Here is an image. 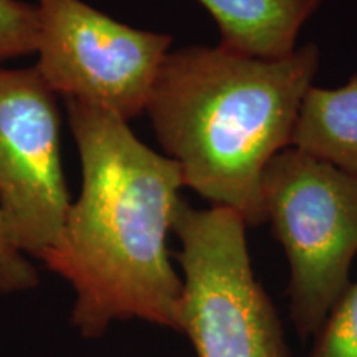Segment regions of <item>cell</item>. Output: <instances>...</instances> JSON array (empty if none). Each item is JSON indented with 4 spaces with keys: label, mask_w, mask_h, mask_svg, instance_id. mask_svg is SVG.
<instances>
[{
    "label": "cell",
    "mask_w": 357,
    "mask_h": 357,
    "mask_svg": "<svg viewBox=\"0 0 357 357\" xmlns=\"http://www.w3.org/2000/svg\"><path fill=\"white\" fill-rule=\"evenodd\" d=\"M66 108L83 185L42 261L73 288L75 328L98 337L113 321L141 319L178 331L182 280L167 234L182 200L181 169L118 116L78 101Z\"/></svg>",
    "instance_id": "1"
},
{
    "label": "cell",
    "mask_w": 357,
    "mask_h": 357,
    "mask_svg": "<svg viewBox=\"0 0 357 357\" xmlns=\"http://www.w3.org/2000/svg\"><path fill=\"white\" fill-rule=\"evenodd\" d=\"M319 66L316 45L266 60L227 48L171 50L147 102L164 154L184 187L247 225L265 222L261 178L270 160L291 147L305 96Z\"/></svg>",
    "instance_id": "2"
},
{
    "label": "cell",
    "mask_w": 357,
    "mask_h": 357,
    "mask_svg": "<svg viewBox=\"0 0 357 357\" xmlns=\"http://www.w3.org/2000/svg\"><path fill=\"white\" fill-rule=\"evenodd\" d=\"M265 222L289 266V314L301 339L316 336L349 287L357 255V176L287 147L261 178Z\"/></svg>",
    "instance_id": "3"
},
{
    "label": "cell",
    "mask_w": 357,
    "mask_h": 357,
    "mask_svg": "<svg viewBox=\"0 0 357 357\" xmlns=\"http://www.w3.org/2000/svg\"><path fill=\"white\" fill-rule=\"evenodd\" d=\"M238 212L197 211L181 200L172 231L181 242L178 331L197 357H289L283 328L258 283Z\"/></svg>",
    "instance_id": "4"
},
{
    "label": "cell",
    "mask_w": 357,
    "mask_h": 357,
    "mask_svg": "<svg viewBox=\"0 0 357 357\" xmlns=\"http://www.w3.org/2000/svg\"><path fill=\"white\" fill-rule=\"evenodd\" d=\"M35 8L33 68L55 95L128 123L144 113L171 35L134 29L83 0H37Z\"/></svg>",
    "instance_id": "5"
},
{
    "label": "cell",
    "mask_w": 357,
    "mask_h": 357,
    "mask_svg": "<svg viewBox=\"0 0 357 357\" xmlns=\"http://www.w3.org/2000/svg\"><path fill=\"white\" fill-rule=\"evenodd\" d=\"M71 207L56 95L35 68H0V211L24 255H47Z\"/></svg>",
    "instance_id": "6"
},
{
    "label": "cell",
    "mask_w": 357,
    "mask_h": 357,
    "mask_svg": "<svg viewBox=\"0 0 357 357\" xmlns=\"http://www.w3.org/2000/svg\"><path fill=\"white\" fill-rule=\"evenodd\" d=\"M220 30V47L276 60L296 50L303 25L323 0H197Z\"/></svg>",
    "instance_id": "7"
},
{
    "label": "cell",
    "mask_w": 357,
    "mask_h": 357,
    "mask_svg": "<svg viewBox=\"0 0 357 357\" xmlns=\"http://www.w3.org/2000/svg\"><path fill=\"white\" fill-rule=\"evenodd\" d=\"M291 147L357 176V73L339 88L311 86Z\"/></svg>",
    "instance_id": "8"
},
{
    "label": "cell",
    "mask_w": 357,
    "mask_h": 357,
    "mask_svg": "<svg viewBox=\"0 0 357 357\" xmlns=\"http://www.w3.org/2000/svg\"><path fill=\"white\" fill-rule=\"evenodd\" d=\"M310 357H357V283L347 287L316 333Z\"/></svg>",
    "instance_id": "9"
},
{
    "label": "cell",
    "mask_w": 357,
    "mask_h": 357,
    "mask_svg": "<svg viewBox=\"0 0 357 357\" xmlns=\"http://www.w3.org/2000/svg\"><path fill=\"white\" fill-rule=\"evenodd\" d=\"M37 8L22 0H0V63L37 48Z\"/></svg>",
    "instance_id": "10"
},
{
    "label": "cell",
    "mask_w": 357,
    "mask_h": 357,
    "mask_svg": "<svg viewBox=\"0 0 357 357\" xmlns=\"http://www.w3.org/2000/svg\"><path fill=\"white\" fill-rule=\"evenodd\" d=\"M38 283V271L13 243L0 211V294L29 291Z\"/></svg>",
    "instance_id": "11"
}]
</instances>
